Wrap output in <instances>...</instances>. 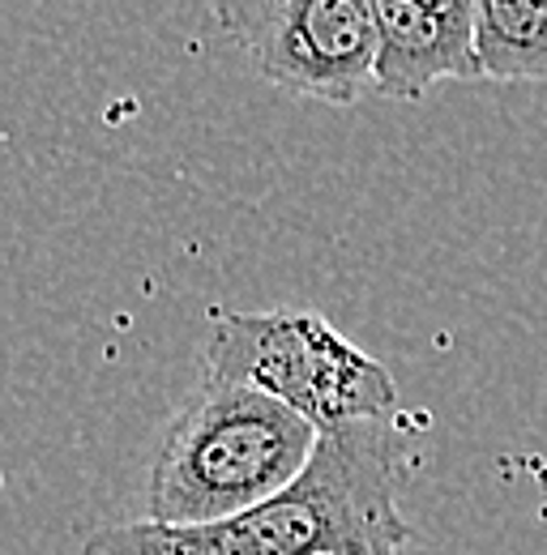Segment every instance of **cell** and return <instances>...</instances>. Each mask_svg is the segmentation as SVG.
Returning <instances> with one entry per match:
<instances>
[{
  "mask_svg": "<svg viewBox=\"0 0 547 555\" xmlns=\"http://www.w3.org/2000/svg\"><path fill=\"white\" fill-rule=\"evenodd\" d=\"M403 555H407V552H403Z\"/></svg>",
  "mask_w": 547,
  "mask_h": 555,
  "instance_id": "ba28073f",
  "label": "cell"
},
{
  "mask_svg": "<svg viewBox=\"0 0 547 555\" xmlns=\"http://www.w3.org/2000/svg\"><path fill=\"white\" fill-rule=\"evenodd\" d=\"M214 22L291 94L351 107L377 81V0H214Z\"/></svg>",
  "mask_w": 547,
  "mask_h": 555,
  "instance_id": "277c9868",
  "label": "cell"
},
{
  "mask_svg": "<svg viewBox=\"0 0 547 555\" xmlns=\"http://www.w3.org/2000/svg\"><path fill=\"white\" fill-rule=\"evenodd\" d=\"M205 376L262 389L321 431L364 418H390L398 389L385 363L355 347L326 317L304 308L214 312Z\"/></svg>",
  "mask_w": 547,
  "mask_h": 555,
  "instance_id": "3957f363",
  "label": "cell"
},
{
  "mask_svg": "<svg viewBox=\"0 0 547 555\" xmlns=\"http://www.w3.org/2000/svg\"><path fill=\"white\" fill-rule=\"evenodd\" d=\"M381 17V52H377V81L381 99L419 103L436 81H479L475 30H462L415 0H377Z\"/></svg>",
  "mask_w": 547,
  "mask_h": 555,
  "instance_id": "5b68a950",
  "label": "cell"
},
{
  "mask_svg": "<svg viewBox=\"0 0 547 555\" xmlns=\"http://www.w3.org/2000/svg\"><path fill=\"white\" fill-rule=\"evenodd\" d=\"M407 431L364 418L321 431L308 470L274 500L214 521H133L99 530L81 555H403L415 539L398 513Z\"/></svg>",
  "mask_w": 547,
  "mask_h": 555,
  "instance_id": "6da1fadb",
  "label": "cell"
},
{
  "mask_svg": "<svg viewBox=\"0 0 547 555\" xmlns=\"http://www.w3.org/2000/svg\"><path fill=\"white\" fill-rule=\"evenodd\" d=\"M475 48L492 81H547V0H475Z\"/></svg>",
  "mask_w": 547,
  "mask_h": 555,
  "instance_id": "8992f818",
  "label": "cell"
},
{
  "mask_svg": "<svg viewBox=\"0 0 547 555\" xmlns=\"http://www.w3.org/2000/svg\"><path fill=\"white\" fill-rule=\"evenodd\" d=\"M415 4L454 22V26H462V30H475V0H415Z\"/></svg>",
  "mask_w": 547,
  "mask_h": 555,
  "instance_id": "52a82bcc",
  "label": "cell"
},
{
  "mask_svg": "<svg viewBox=\"0 0 547 555\" xmlns=\"http://www.w3.org/2000/svg\"><path fill=\"white\" fill-rule=\"evenodd\" d=\"M321 427L262 389L202 376L150 466V521L214 526L295 483Z\"/></svg>",
  "mask_w": 547,
  "mask_h": 555,
  "instance_id": "7a4b0ae2",
  "label": "cell"
}]
</instances>
